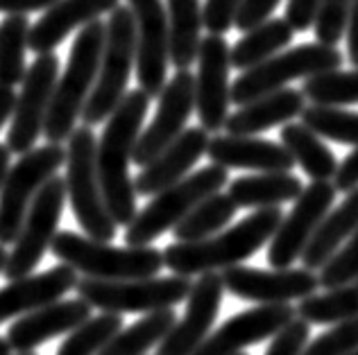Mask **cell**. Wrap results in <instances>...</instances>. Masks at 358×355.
<instances>
[{"label":"cell","instance_id":"obj_1","mask_svg":"<svg viewBox=\"0 0 358 355\" xmlns=\"http://www.w3.org/2000/svg\"><path fill=\"white\" fill-rule=\"evenodd\" d=\"M148 109L150 98L143 91H127V96L109 116L105 132L98 141V179L102 197H105L109 215L116 222V227H129L138 213L134 179L129 176V163L131 156H134L138 136L143 132Z\"/></svg>","mask_w":358,"mask_h":355},{"label":"cell","instance_id":"obj_2","mask_svg":"<svg viewBox=\"0 0 358 355\" xmlns=\"http://www.w3.org/2000/svg\"><path fill=\"white\" fill-rule=\"evenodd\" d=\"M284 220L279 206L261 209L250 218L241 220L236 227L220 231L218 236L202 242H175L164 249V267L175 276H202L218 274L220 269H231L252 258L263 245L275 236L277 227Z\"/></svg>","mask_w":358,"mask_h":355},{"label":"cell","instance_id":"obj_3","mask_svg":"<svg viewBox=\"0 0 358 355\" xmlns=\"http://www.w3.org/2000/svg\"><path fill=\"white\" fill-rule=\"evenodd\" d=\"M105 36L107 23L102 21L89 23L75 36L69 63L57 80L48 118H45L43 136L48 143L62 145L75 132V123H78V118H82V111L87 107L93 86H96Z\"/></svg>","mask_w":358,"mask_h":355},{"label":"cell","instance_id":"obj_4","mask_svg":"<svg viewBox=\"0 0 358 355\" xmlns=\"http://www.w3.org/2000/svg\"><path fill=\"white\" fill-rule=\"evenodd\" d=\"M50 251L62 265L93 281H138L164 269V251L157 247H114L75 231H59Z\"/></svg>","mask_w":358,"mask_h":355},{"label":"cell","instance_id":"obj_5","mask_svg":"<svg viewBox=\"0 0 358 355\" xmlns=\"http://www.w3.org/2000/svg\"><path fill=\"white\" fill-rule=\"evenodd\" d=\"M136 68V25L127 5L116 7L109 14L105 48H102L100 70L87 107L82 111L84 127H96L109 120L116 107L127 96L131 70Z\"/></svg>","mask_w":358,"mask_h":355},{"label":"cell","instance_id":"obj_6","mask_svg":"<svg viewBox=\"0 0 358 355\" xmlns=\"http://www.w3.org/2000/svg\"><path fill=\"white\" fill-rule=\"evenodd\" d=\"M96 149L98 138L93 136L91 127H75L69 138V147H66V197L87 238L111 242L118 227L111 220L105 197H102Z\"/></svg>","mask_w":358,"mask_h":355},{"label":"cell","instance_id":"obj_7","mask_svg":"<svg viewBox=\"0 0 358 355\" xmlns=\"http://www.w3.org/2000/svg\"><path fill=\"white\" fill-rule=\"evenodd\" d=\"M227 170L220 165H206L202 170L184 176L171 188L155 195L150 204L136 213L129 227H125V245L127 247H148L150 242L162 238L164 233L173 231L197 204L206 197L220 192L227 183Z\"/></svg>","mask_w":358,"mask_h":355},{"label":"cell","instance_id":"obj_8","mask_svg":"<svg viewBox=\"0 0 358 355\" xmlns=\"http://www.w3.org/2000/svg\"><path fill=\"white\" fill-rule=\"evenodd\" d=\"M343 61V52L338 48H331V45H297V48L279 52L272 59L241 73V77H236V82L231 84V102L245 107L263 96L286 89V84L293 80H308L322 73L341 70Z\"/></svg>","mask_w":358,"mask_h":355},{"label":"cell","instance_id":"obj_9","mask_svg":"<svg viewBox=\"0 0 358 355\" xmlns=\"http://www.w3.org/2000/svg\"><path fill=\"white\" fill-rule=\"evenodd\" d=\"M191 278L186 276H152L138 281H93L82 278L75 287L78 299L102 312H159L173 310L177 303L188 299Z\"/></svg>","mask_w":358,"mask_h":355},{"label":"cell","instance_id":"obj_10","mask_svg":"<svg viewBox=\"0 0 358 355\" xmlns=\"http://www.w3.org/2000/svg\"><path fill=\"white\" fill-rule=\"evenodd\" d=\"M66 163L62 145H41L18 156L0 188V245H14L34 197Z\"/></svg>","mask_w":358,"mask_h":355},{"label":"cell","instance_id":"obj_11","mask_svg":"<svg viewBox=\"0 0 358 355\" xmlns=\"http://www.w3.org/2000/svg\"><path fill=\"white\" fill-rule=\"evenodd\" d=\"M66 183L64 176L55 174L52 179L43 186L39 195L34 197L30 211H27L23 227L18 231V238L14 247L9 249L7 265H5V278L16 281V278L34 274L36 265L41 263L45 251H50L57 229L66 206Z\"/></svg>","mask_w":358,"mask_h":355},{"label":"cell","instance_id":"obj_12","mask_svg":"<svg viewBox=\"0 0 358 355\" xmlns=\"http://www.w3.org/2000/svg\"><path fill=\"white\" fill-rule=\"evenodd\" d=\"M59 80L57 54H39L21 82V91L16 96L12 125L7 132V147L12 154H25L36 147V141L43 134L45 118H48L52 93Z\"/></svg>","mask_w":358,"mask_h":355},{"label":"cell","instance_id":"obj_13","mask_svg":"<svg viewBox=\"0 0 358 355\" xmlns=\"http://www.w3.org/2000/svg\"><path fill=\"white\" fill-rule=\"evenodd\" d=\"M336 188L331 181H310L295 199V206L277 227L275 236L268 242V263L275 269L293 267L308 242L313 240L320 222L331 211Z\"/></svg>","mask_w":358,"mask_h":355},{"label":"cell","instance_id":"obj_14","mask_svg":"<svg viewBox=\"0 0 358 355\" xmlns=\"http://www.w3.org/2000/svg\"><path fill=\"white\" fill-rule=\"evenodd\" d=\"M136 25V80L138 89L152 100L166 86L171 61V36L164 0H127Z\"/></svg>","mask_w":358,"mask_h":355},{"label":"cell","instance_id":"obj_15","mask_svg":"<svg viewBox=\"0 0 358 355\" xmlns=\"http://www.w3.org/2000/svg\"><path fill=\"white\" fill-rule=\"evenodd\" d=\"M195 111V75L191 70H177L159 96V107L143 132H141L131 163L145 167L150 161L184 134L186 123Z\"/></svg>","mask_w":358,"mask_h":355},{"label":"cell","instance_id":"obj_16","mask_svg":"<svg viewBox=\"0 0 358 355\" xmlns=\"http://www.w3.org/2000/svg\"><path fill=\"white\" fill-rule=\"evenodd\" d=\"M222 285L229 294L259 305H284L304 301L317 292V274L304 267L288 269H257L231 267L220 274Z\"/></svg>","mask_w":358,"mask_h":355},{"label":"cell","instance_id":"obj_17","mask_svg":"<svg viewBox=\"0 0 358 355\" xmlns=\"http://www.w3.org/2000/svg\"><path fill=\"white\" fill-rule=\"evenodd\" d=\"M229 45L224 36H204L197 52L195 75V111L206 134L220 132L229 118L231 84H229Z\"/></svg>","mask_w":358,"mask_h":355},{"label":"cell","instance_id":"obj_18","mask_svg":"<svg viewBox=\"0 0 358 355\" xmlns=\"http://www.w3.org/2000/svg\"><path fill=\"white\" fill-rule=\"evenodd\" d=\"M222 294L224 285L220 274H202L197 278L188 292L184 317L175 322L155 355H193L211 335L220 312Z\"/></svg>","mask_w":358,"mask_h":355},{"label":"cell","instance_id":"obj_19","mask_svg":"<svg viewBox=\"0 0 358 355\" xmlns=\"http://www.w3.org/2000/svg\"><path fill=\"white\" fill-rule=\"evenodd\" d=\"M295 317L297 310L290 303L250 308L218 326L193 355H238L243 349L275 338Z\"/></svg>","mask_w":358,"mask_h":355},{"label":"cell","instance_id":"obj_20","mask_svg":"<svg viewBox=\"0 0 358 355\" xmlns=\"http://www.w3.org/2000/svg\"><path fill=\"white\" fill-rule=\"evenodd\" d=\"M91 319V305L82 299H59L34 312L18 317L7 331V342L16 353H32L36 347L59 335H69Z\"/></svg>","mask_w":358,"mask_h":355},{"label":"cell","instance_id":"obj_21","mask_svg":"<svg viewBox=\"0 0 358 355\" xmlns=\"http://www.w3.org/2000/svg\"><path fill=\"white\" fill-rule=\"evenodd\" d=\"M209 147V134L202 127L184 129V134L168 145L155 161H150L134 179L136 197H155L162 190L171 188L177 181L188 176L191 167L206 154Z\"/></svg>","mask_w":358,"mask_h":355},{"label":"cell","instance_id":"obj_22","mask_svg":"<svg viewBox=\"0 0 358 355\" xmlns=\"http://www.w3.org/2000/svg\"><path fill=\"white\" fill-rule=\"evenodd\" d=\"M78 272L66 265L9 281L5 287H0V324L59 301L66 292L78 287Z\"/></svg>","mask_w":358,"mask_h":355},{"label":"cell","instance_id":"obj_23","mask_svg":"<svg viewBox=\"0 0 358 355\" xmlns=\"http://www.w3.org/2000/svg\"><path fill=\"white\" fill-rule=\"evenodd\" d=\"M116 7H120V0H59L57 5L45 9L39 21L32 23L27 48L36 57L52 54L71 32L100 21L102 14H111Z\"/></svg>","mask_w":358,"mask_h":355},{"label":"cell","instance_id":"obj_24","mask_svg":"<svg viewBox=\"0 0 358 355\" xmlns=\"http://www.w3.org/2000/svg\"><path fill=\"white\" fill-rule=\"evenodd\" d=\"M206 156L213 165H220L224 170L238 167V170L254 172H290L295 167L293 156L286 152V147L275 141L257 136H229L218 134L209 138Z\"/></svg>","mask_w":358,"mask_h":355},{"label":"cell","instance_id":"obj_25","mask_svg":"<svg viewBox=\"0 0 358 355\" xmlns=\"http://www.w3.org/2000/svg\"><path fill=\"white\" fill-rule=\"evenodd\" d=\"M304 109L306 98L301 96V91L281 89L245 107H238L236 114H229L224 129L229 136H257L272 127L288 125L293 118L301 116Z\"/></svg>","mask_w":358,"mask_h":355},{"label":"cell","instance_id":"obj_26","mask_svg":"<svg viewBox=\"0 0 358 355\" xmlns=\"http://www.w3.org/2000/svg\"><path fill=\"white\" fill-rule=\"evenodd\" d=\"M358 229V188L345 195L336 211H329L327 218L320 222L313 240L308 242L306 251L301 254V265L308 272L322 269L331 260L338 249L354 236Z\"/></svg>","mask_w":358,"mask_h":355},{"label":"cell","instance_id":"obj_27","mask_svg":"<svg viewBox=\"0 0 358 355\" xmlns=\"http://www.w3.org/2000/svg\"><path fill=\"white\" fill-rule=\"evenodd\" d=\"M304 186L290 172H263L238 176L229 183V197L236 209H275L297 199Z\"/></svg>","mask_w":358,"mask_h":355},{"label":"cell","instance_id":"obj_28","mask_svg":"<svg viewBox=\"0 0 358 355\" xmlns=\"http://www.w3.org/2000/svg\"><path fill=\"white\" fill-rule=\"evenodd\" d=\"M168 36L171 61L177 70H188L197 61L202 43V3L200 0H168Z\"/></svg>","mask_w":358,"mask_h":355},{"label":"cell","instance_id":"obj_29","mask_svg":"<svg viewBox=\"0 0 358 355\" xmlns=\"http://www.w3.org/2000/svg\"><path fill=\"white\" fill-rule=\"evenodd\" d=\"M293 27L284 18H268L266 23L257 25L254 30L245 32L243 39L236 41V45L229 50L231 68L250 70L259 63L272 59L275 54L290 45L293 41Z\"/></svg>","mask_w":358,"mask_h":355},{"label":"cell","instance_id":"obj_30","mask_svg":"<svg viewBox=\"0 0 358 355\" xmlns=\"http://www.w3.org/2000/svg\"><path fill=\"white\" fill-rule=\"evenodd\" d=\"M281 145L293 156L295 165L310 176V181H331L336 176L338 161L334 152L301 123L281 127Z\"/></svg>","mask_w":358,"mask_h":355},{"label":"cell","instance_id":"obj_31","mask_svg":"<svg viewBox=\"0 0 358 355\" xmlns=\"http://www.w3.org/2000/svg\"><path fill=\"white\" fill-rule=\"evenodd\" d=\"M236 215V204L231 202L229 195L215 192L206 197L202 204L186 215V218L173 229V236L177 242H202L206 238H213L227 227Z\"/></svg>","mask_w":358,"mask_h":355},{"label":"cell","instance_id":"obj_32","mask_svg":"<svg viewBox=\"0 0 358 355\" xmlns=\"http://www.w3.org/2000/svg\"><path fill=\"white\" fill-rule=\"evenodd\" d=\"M177 322L175 310H159L141 317L127 328H122L100 355H145L152 347H159Z\"/></svg>","mask_w":358,"mask_h":355},{"label":"cell","instance_id":"obj_33","mask_svg":"<svg viewBox=\"0 0 358 355\" xmlns=\"http://www.w3.org/2000/svg\"><path fill=\"white\" fill-rule=\"evenodd\" d=\"M30 27L32 23L25 14L5 16L0 21V86L14 89L23 82Z\"/></svg>","mask_w":358,"mask_h":355},{"label":"cell","instance_id":"obj_34","mask_svg":"<svg viewBox=\"0 0 358 355\" xmlns=\"http://www.w3.org/2000/svg\"><path fill=\"white\" fill-rule=\"evenodd\" d=\"M297 315L308 326L341 324L354 319V317H358V278H354L347 285L329 289L324 294H313L304 299L297 308Z\"/></svg>","mask_w":358,"mask_h":355},{"label":"cell","instance_id":"obj_35","mask_svg":"<svg viewBox=\"0 0 358 355\" xmlns=\"http://www.w3.org/2000/svg\"><path fill=\"white\" fill-rule=\"evenodd\" d=\"M120 331L122 315L102 312L98 317H91L73 333H69V338L59 344L57 355H100Z\"/></svg>","mask_w":358,"mask_h":355},{"label":"cell","instance_id":"obj_36","mask_svg":"<svg viewBox=\"0 0 358 355\" xmlns=\"http://www.w3.org/2000/svg\"><path fill=\"white\" fill-rule=\"evenodd\" d=\"M301 96L310 105L320 107H345L358 105V68L354 70H331L308 77L301 84Z\"/></svg>","mask_w":358,"mask_h":355},{"label":"cell","instance_id":"obj_37","mask_svg":"<svg viewBox=\"0 0 358 355\" xmlns=\"http://www.w3.org/2000/svg\"><path fill=\"white\" fill-rule=\"evenodd\" d=\"M299 118L301 125L320 138H329L341 145H358V111L308 105Z\"/></svg>","mask_w":358,"mask_h":355},{"label":"cell","instance_id":"obj_38","mask_svg":"<svg viewBox=\"0 0 358 355\" xmlns=\"http://www.w3.org/2000/svg\"><path fill=\"white\" fill-rule=\"evenodd\" d=\"M354 278H358V229L354 231V236L338 249V254L320 269L317 283L320 287L336 289L341 285L352 283Z\"/></svg>","mask_w":358,"mask_h":355},{"label":"cell","instance_id":"obj_39","mask_svg":"<svg viewBox=\"0 0 358 355\" xmlns=\"http://www.w3.org/2000/svg\"><path fill=\"white\" fill-rule=\"evenodd\" d=\"M358 351V317L336 324L331 331L310 340L301 355H352Z\"/></svg>","mask_w":358,"mask_h":355},{"label":"cell","instance_id":"obj_40","mask_svg":"<svg viewBox=\"0 0 358 355\" xmlns=\"http://www.w3.org/2000/svg\"><path fill=\"white\" fill-rule=\"evenodd\" d=\"M347 14H350V0H322L313 25L317 43L336 48L347 30Z\"/></svg>","mask_w":358,"mask_h":355},{"label":"cell","instance_id":"obj_41","mask_svg":"<svg viewBox=\"0 0 358 355\" xmlns=\"http://www.w3.org/2000/svg\"><path fill=\"white\" fill-rule=\"evenodd\" d=\"M243 5V0H206L202 5V23L213 36H222L227 34L234 21H236V14Z\"/></svg>","mask_w":358,"mask_h":355},{"label":"cell","instance_id":"obj_42","mask_svg":"<svg viewBox=\"0 0 358 355\" xmlns=\"http://www.w3.org/2000/svg\"><path fill=\"white\" fill-rule=\"evenodd\" d=\"M310 340V326L301 319H293L272 338L266 355H301Z\"/></svg>","mask_w":358,"mask_h":355},{"label":"cell","instance_id":"obj_43","mask_svg":"<svg viewBox=\"0 0 358 355\" xmlns=\"http://www.w3.org/2000/svg\"><path fill=\"white\" fill-rule=\"evenodd\" d=\"M279 3L281 0H243V5L236 14V21H234V27H238L241 32L254 30L257 25L268 21Z\"/></svg>","mask_w":358,"mask_h":355},{"label":"cell","instance_id":"obj_44","mask_svg":"<svg viewBox=\"0 0 358 355\" xmlns=\"http://www.w3.org/2000/svg\"><path fill=\"white\" fill-rule=\"evenodd\" d=\"M322 0H288L284 21L293 27V32H306L315 25Z\"/></svg>","mask_w":358,"mask_h":355},{"label":"cell","instance_id":"obj_45","mask_svg":"<svg viewBox=\"0 0 358 355\" xmlns=\"http://www.w3.org/2000/svg\"><path fill=\"white\" fill-rule=\"evenodd\" d=\"M334 188L336 192H352L354 188H358V145L338 163Z\"/></svg>","mask_w":358,"mask_h":355},{"label":"cell","instance_id":"obj_46","mask_svg":"<svg viewBox=\"0 0 358 355\" xmlns=\"http://www.w3.org/2000/svg\"><path fill=\"white\" fill-rule=\"evenodd\" d=\"M59 0H0V12L7 16L14 14H30V12H45Z\"/></svg>","mask_w":358,"mask_h":355},{"label":"cell","instance_id":"obj_47","mask_svg":"<svg viewBox=\"0 0 358 355\" xmlns=\"http://www.w3.org/2000/svg\"><path fill=\"white\" fill-rule=\"evenodd\" d=\"M347 57L358 68V0H350V14H347Z\"/></svg>","mask_w":358,"mask_h":355},{"label":"cell","instance_id":"obj_48","mask_svg":"<svg viewBox=\"0 0 358 355\" xmlns=\"http://www.w3.org/2000/svg\"><path fill=\"white\" fill-rule=\"evenodd\" d=\"M14 105H16V91L9 86H0V129L12 118Z\"/></svg>","mask_w":358,"mask_h":355},{"label":"cell","instance_id":"obj_49","mask_svg":"<svg viewBox=\"0 0 358 355\" xmlns=\"http://www.w3.org/2000/svg\"><path fill=\"white\" fill-rule=\"evenodd\" d=\"M9 167H12V152H9V147L0 143V188H3L5 183V176L9 172Z\"/></svg>","mask_w":358,"mask_h":355},{"label":"cell","instance_id":"obj_50","mask_svg":"<svg viewBox=\"0 0 358 355\" xmlns=\"http://www.w3.org/2000/svg\"><path fill=\"white\" fill-rule=\"evenodd\" d=\"M7 256H9V251L3 247V245H0V274H3L5 272V265H7Z\"/></svg>","mask_w":358,"mask_h":355},{"label":"cell","instance_id":"obj_51","mask_svg":"<svg viewBox=\"0 0 358 355\" xmlns=\"http://www.w3.org/2000/svg\"><path fill=\"white\" fill-rule=\"evenodd\" d=\"M0 355H12V347H9L7 338H0Z\"/></svg>","mask_w":358,"mask_h":355},{"label":"cell","instance_id":"obj_52","mask_svg":"<svg viewBox=\"0 0 358 355\" xmlns=\"http://www.w3.org/2000/svg\"><path fill=\"white\" fill-rule=\"evenodd\" d=\"M16 355H36V353H16Z\"/></svg>","mask_w":358,"mask_h":355},{"label":"cell","instance_id":"obj_53","mask_svg":"<svg viewBox=\"0 0 358 355\" xmlns=\"http://www.w3.org/2000/svg\"><path fill=\"white\" fill-rule=\"evenodd\" d=\"M238 355H248V353H238Z\"/></svg>","mask_w":358,"mask_h":355},{"label":"cell","instance_id":"obj_54","mask_svg":"<svg viewBox=\"0 0 358 355\" xmlns=\"http://www.w3.org/2000/svg\"><path fill=\"white\" fill-rule=\"evenodd\" d=\"M352 355H358V351H356V353H352Z\"/></svg>","mask_w":358,"mask_h":355}]
</instances>
